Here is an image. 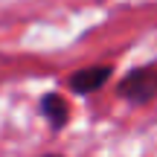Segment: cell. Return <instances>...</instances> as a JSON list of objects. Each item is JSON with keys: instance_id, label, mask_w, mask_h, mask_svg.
Segmentation results:
<instances>
[{"instance_id": "cell-1", "label": "cell", "mask_w": 157, "mask_h": 157, "mask_svg": "<svg viewBox=\"0 0 157 157\" xmlns=\"http://www.w3.org/2000/svg\"><path fill=\"white\" fill-rule=\"evenodd\" d=\"M117 96L128 105H151L157 102V61L131 67L117 82Z\"/></svg>"}, {"instance_id": "cell-2", "label": "cell", "mask_w": 157, "mask_h": 157, "mask_svg": "<svg viewBox=\"0 0 157 157\" xmlns=\"http://www.w3.org/2000/svg\"><path fill=\"white\" fill-rule=\"evenodd\" d=\"M111 78H113L111 64H87V67H78L67 76V90L76 96H90L96 90H102Z\"/></svg>"}, {"instance_id": "cell-3", "label": "cell", "mask_w": 157, "mask_h": 157, "mask_svg": "<svg viewBox=\"0 0 157 157\" xmlns=\"http://www.w3.org/2000/svg\"><path fill=\"white\" fill-rule=\"evenodd\" d=\"M38 111H41V117L47 119L50 131H56V134L70 125V102H67V96H61V93H44L41 102H38Z\"/></svg>"}, {"instance_id": "cell-4", "label": "cell", "mask_w": 157, "mask_h": 157, "mask_svg": "<svg viewBox=\"0 0 157 157\" xmlns=\"http://www.w3.org/2000/svg\"><path fill=\"white\" fill-rule=\"evenodd\" d=\"M41 157H64V154H41Z\"/></svg>"}]
</instances>
